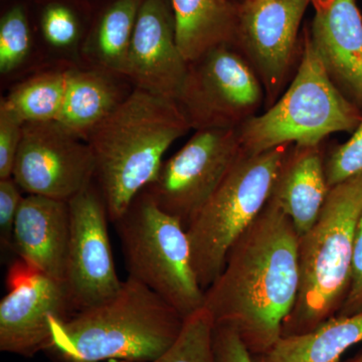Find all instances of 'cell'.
I'll use <instances>...</instances> for the list:
<instances>
[{"label":"cell","mask_w":362,"mask_h":362,"mask_svg":"<svg viewBox=\"0 0 362 362\" xmlns=\"http://www.w3.org/2000/svg\"><path fill=\"white\" fill-rule=\"evenodd\" d=\"M133 90L129 80L122 76L90 66H73L63 109L56 122L87 142Z\"/></svg>","instance_id":"obj_18"},{"label":"cell","mask_w":362,"mask_h":362,"mask_svg":"<svg viewBox=\"0 0 362 362\" xmlns=\"http://www.w3.org/2000/svg\"><path fill=\"white\" fill-rule=\"evenodd\" d=\"M314 0H245L233 45L252 66L265 92L267 109L284 93L294 62L298 35Z\"/></svg>","instance_id":"obj_11"},{"label":"cell","mask_w":362,"mask_h":362,"mask_svg":"<svg viewBox=\"0 0 362 362\" xmlns=\"http://www.w3.org/2000/svg\"><path fill=\"white\" fill-rule=\"evenodd\" d=\"M128 277L147 286L187 318L204 307L187 228L142 190L113 223Z\"/></svg>","instance_id":"obj_7"},{"label":"cell","mask_w":362,"mask_h":362,"mask_svg":"<svg viewBox=\"0 0 362 362\" xmlns=\"http://www.w3.org/2000/svg\"><path fill=\"white\" fill-rule=\"evenodd\" d=\"M143 1L95 0L94 16L83 47V66L126 78L131 40Z\"/></svg>","instance_id":"obj_20"},{"label":"cell","mask_w":362,"mask_h":362,"mask_svg":"<svg viewBox=\"0 0 362 362\" xmlns=\"http://www.w3.org/2000/svg\"><path fill=\"white\" fill-rule=\"evenodd\" d=\"M71 235L64 286L73 314L104 303L122 286L114 263L108 211L96 181L68 202Z\"/></svg>","instance_id":"obj_10"},{"label":"cell","mask_w":362,"mask_h":362,"mask_svg":"<svg viewBox=\"0 0 362 362\" xmlns=\"http://www.w3.org/2000/svg\"><path fill=\"white\" fill-rule=\"evenodd\" d=\"M23 197L13 177L0 180V240L4 249H13L14 223Z\"/></svg>","instance_id":"obj_28"},{"label":"cell","mask_w":362,"mask_h":362,"mask_svg":"<svg viewBox=\"0 0 362 362\" xmlns=\"http://www.w3.org/2000/svg\"><path fill=\"white\" fill-rule=\"evenodd\" d=\"M176 37L183 57L190 63L209 49L233 45L239 0H170Z\"/></svg>","instance_id":"obj_21"},{"label":"cell","mask_w":362,"mask_h":362,"mask_svg":"<svg viewBox=\"0 0 362 362\" xmlns=\"http://www.w3.org/2000/svg\"><path fill=\"white\" fill-rule=\"evenodd\" d=\"M45 69L35 42L25 0H1L0 77L16 83ZM13 83V84H14Z\"/></svg>","instance_id":"obj_24"},{"label":"cell","mask_w":362,"mask_h":362,"mask_svg":"<svg viewBox=\"0 0 362 362\" xmlns=\"http://www.w3.org/2000/svg\"><path fill=\"white\" fill-rule=\"evenodd\" d=\"M324 168L330 188L362 175V120L347 141L332 149Z\"/></svg>","instance_id":"obj_26"},{"label":"cell","mask_w":362,"mask_h":362,"mask_svg":"<svg viewBox=\"0 0 362 362\" xmlns=\"http://www.w3.org/2000/svg\"><path fill=\"white\" fill-rule=\"evenodd\" d=\"M352 362H362V356L359 357V358H357L356 361H352Z\"/></svg>","instance_id":"obj_31"},{"label":"cell","mask_w":362,"mask_h":362,"mask_svg":"<svg viewBox=\"0 0 362 362\" xmlns=\"http://www.w3.org/2000/svg\"><path fill=\"white\" fill-rule=\"evenodd\" d=\"M90 145L56 121L26 123L13 177L26 194L69 202L95 181Z\"/></svg>","instance_id":"obj_12"},{"label":"cell","mask_w":362,"mask_h":362,"mask_svg":"<svg viewBox=\"0 0 362 362\" xmlns=\"http://www.w3.org/2000/svg\"><path fill=\"white\" fill-rule=\"evenodd\" d=\"M73 66L42 69L14 83L0 100V110L23 124L58 119L65 102Z\"/></svg>","instance_id":"obj_23"},{"label":"cell","mask_w":362,"mask_h":362,"mask_svg":"<svg viewBox=\"0 0 362 362\" xmlns=\"http://www.w3.org/2000/svg\"><path fill=\"white\" fill-rule=\"evenodd\" d=\"M23 125L14 117L0 110V180L13 177L14 163L23 140Z\"/></svg>","instance_id":"obj_27"},{"label":"cell","mask_w":362,"mask_h":362,"mask_svg":"<svg viewBox=\"0 0 362 362\" xmlns=\"http://www.w3.org/2000/svg\"><path fill=\"white\" fill-rule=\"evenodd\" d=\"M240 2H244L245 0H239Z\"/></svg>","instance_id":"obj_32"},{"label":"cell","mask_w":362,"mask_h":362,"mask_svg":"<svg viewBox=\"0 0 362 362\" xmlns=\"http://www.w3.org/2000/svg\"><path fill=\"white\" fill-rule=\"evenodd\" d=\"M189 130L176 102L135 88L98 126L87 142L112 223L156 180L169 147Z\"/></svg>","instance_id":"obj_3"},{"label":"cell","mask_w":362,"mask_h":362,"mask_svg":"<svg viewBox=\"0 0 362 362\" xmlns=\"http://www.w3.org/2000/svg\"><path fill=\"white\" fill-rule=\"evenodd\" d=\"M362 311V214L356 226L349 293L338 315H354Z\"/></svg>","instance_id":"obj_30"},{"label":"cell","mask_w":362,"mask_h":362,"mask_svg":"<svg viewBox=\"0 0 362 362\" xmlns=\"http://www.w3.org/2000/svg\"><path fill=\"white\" fill-rule=\"evenodd\" d=\"M362 110L331 80L308 33H305L299 65L281 97L264 113L239 128L246 154H259L285 145L319 146L334 133H352Z\"/></svg>","instance_id":"obj_5"},{"label":"cell","mask_w":362,"mask_h":362,"mask_svg":"<svg viewBox=\"0 0 362 362\" xmlns=\"http://www.w3.org/2000/svg\"><path fill=\"white\" fill-rule=\"evenodd\" d=\"M187 71L170 0H144L131 40L126 78L135 89L177 103Z\"/></svg>","instance_id":"obj_14"},{"label":"cell","mask_w":362,"mask_h":362,"mask_svg":"<svg viewBox=\"0 0 362 362\" xmlns=\"http://www.w3.org/2000/svg\"><path fill=\"white\" fill-rule=\"evenodd\" d=\"M307 32L338 89L362 110V16L356 0H314Z\"/></svg>","instance_id":"obj_15"},{"label":"cell","mask_w":362,"mask_h":362,"mask_svg":"<svg viewBox=\"0 0 362 362\" xmlns=\"http://www.w3.org/2000/svg\"><path fill=\"white\" fill-rule=\"evenodd\" d=\"M0 302V350L23 357L45 352L51 322L73 314L65 286L18 258L9 267Z\"/></svg>","instance_id":"obj_13"},{"label":"cell","mask_w":362,"mask_h":362,"mask_svg":"<svg viewBox=\"0 0 362 362\" xmlns=\"http://www.w3.org/2000/svg\"><path fill=\"white\" fill-rule=\"evenodd\" d=\"M361 214L362 175L330 188L316 223L299 240V294L282 337L314 329L341 309Z\"/></svg>","instance_id":"obj_4"},{"label":"cell","mask_w":362,"mask_h":362,"mask_svg":"<svg viewBox=\"0 0 362 362\" xmlns=\"http://www.w3.org/2000/svg\"><path fill=\"white\" fill-rule=\"evenodd\" d=\"M299 240L291 220L270 199L204 291V307L214 324L237 331L254 356L280 339L296 304Z\"/></svg>","instance_id":"obj_1"},{"label":"cell","mask_w":362,"mask_h":362,"mask_svg":"<svg viewBox=\"0 0 362 362\" xmlns=\"http://www.w3.org/2000/svg\"><path fill=\"white\" fill-rule=\"evenodd\" d=\"M185 318L158 294L128 277L111 299L51 322L45 349L54 362H146L168 351Z\"/></svg>","instance_id":"obj_2"},{"label":"cell","mask_w":362,"mask_h":362,"mask_svg":"<svg viewBox=\"0 0 362 362\" xmlns=\"http://www.w3.org/2000/svg\"><path fill=\"white\" fill-rule=\"evenodd\" d=\"M45 68L83 66L95 0H25Z\"/></svg>","instance_id":"obj_17"},{"label":"cell","mask_w":362,"mask_h":362,"mask_svg":"<svg viewBox=\"0 0 362 362\" xmlns=\"http://www.w3.org/2000/svg\"><path fill=\"white\" fill-rule=\"evenodd\" d=\"M265 102L263 86L247 59L233 45H221L188 63L177 104L197 131L240 128Z\"/></svg>","instance_id":"obj_8"},{"label":"cell","mask_w":362,"mask_h":362,"mask_svg":"<svg viewBox=\"0 0 362 362\" xmlns=\"http://www.w3.org/2000/svg\"><path fill=\"white\" fill-rule=\"evenodd\" d=\"M362 342V311L331 317L310 331L281 337L256 362H338L352 346Z\"/></svg>","instance_id":"obj_22"},{"label":"cell","mask_w":362,"mask_h":362,"mask_svg":"<svg viewBox=\"0 0 362 362\" xmlns=\"http://www.w3.org/2000/svg\"><path fill=\"white\" fill-rule=\"evenodd\" d=\"M329 189L319 146L293 145L270 199L291 220L301 238L316 223Z\"/></svg>","instance_id":"obj_19"},{"label":"cell","mask_w":362,"mask_h":362,"mask_svg":"<svg viewBox=\"0 0 362 362\" xmlns=\"http://www.w3.org/2000/svg\"><path fill=\"white\" fill-rule=\"evenodd\" d=\"M292 146L243 153L187 226L192 265L204 291L220 275L235 240L270 201Z\"/></svg>","instance_id":"obj_6"},{"label":"cell","mask_w":362,"mask_h":362,"mask_svg":"<svg viewBox=\"0 0 362 362\" xmlns=\"http://www.w3.org/2000/svg\"><path fill=\"white\" fill-rule=\"evenodd\" d=\"M214 362H256L239 333L226 325L214 324Z\"/></svg>","instance_id":"obj_29"},{"label":"cell","mask_w":362,"mask_h":362,"mask_svg":"<svg viewBox=\"0 0 362 362\" xmlns=\"http://www.w3.org/2000/svg\"><path fill=\"white\" fill-rule=\"evenodd\" d=\"M243 153L239 128L197 130L145 190L187 228Z\"/></svg>","instance_id":"obj_9"},{"label":"cell","mask_w":362,"mask_h":362,"mask_svg":"<svg viewBox=\"0 0 362 362\" xmlns=\"http://www.w3.org/2000/svg\"><path fill=\"white\" fill-rule=\"evenodd\" d=\"M70 235L68 202L33 194L23 197L13 237L18 258L64 284Z\"/></svg>","instance_id":"obj_16"},{"label":"cell","mask_w":362,"mask_h":362,"mask_svg":"<svg viewBox=\"0 0 362 362\" xmlns=\"http://www.w3.org/2000/svg\"><path fill=\"white\" fill-rule=\"evenodd\" d=\"M214 329L213 317L202 307L185 318L173 346L153 361L146 362H214Z\"/></svg>","instance_id":"obj_25"}]
</instances>
